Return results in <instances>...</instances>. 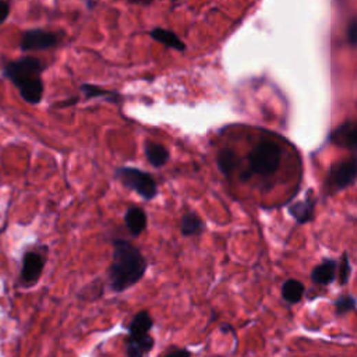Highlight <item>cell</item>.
<instances>
[{
  "instance_id": "cell-1",
  "label": "cell",
  "mask_w": 357,
  "mask_h": 357,
  "mask_svg": "<svg viewBox=\"0 0 357 357\" xmlns=\"http://www.w3.org/2000/svg\"><path fill=\"white\" fill-rule=\"evenodd\" d=\"M147 271V261L131 243L118 239L113 241V257L109 268L111 286L123 292L136 285Z\"/></svg>"
},
{
  "instance_id": "cell-2",
  "label": "cell",
  "mask_w": 357,
  "mask_h": 357,
  "mask_svg": "<svg viewBox=\"0 0 357 357\" xmlns=\"http://www.w3.org/2000/svg\"><path fill=\"white\" fill-rule=\"evenodd\" d=\"M45 66L34 56H25L10 62L3 69V76L9 78L20 91L21 98L28 104L38 105L43 96V83L41 74Z\"/></svg>"
},
{
  "instance_id": "cell-3",
  "label": "cell",
  "mask_w": 357,
  "mask_h": 357,
  "mask_svg": "<svg viewBox=\"0 0 357 357\" xmlns=\"http://www.w3.org/2000/svg\"><path fill=\"white\" fill-rule=\"evenodd\" d=\"M281 157L282 149L279 148V145L271 141L260 142L259 145L254 147L248 155L250 171L263 176L274 175L279 168Z\"/></svg>"
},
{
  "instance_id": "cell-4",
  "label": "cell",
  "mask_w": 357,
  "mask_h": 357,
  "mask_svg": "<svg viewBox=\"0 0 357 357\" xmlns=\"http://www.w3.org/2000/svg\"><path fill=\"white\" fill-rule=\"evenodd\" d=\"M116 177L123 183V186L136 191L138 195H141L147 201L154 198L158 193L154 177L140 169L130 168V166H122L116 171Z\"/></svg>"
},
{
  "instance_id": "cell-5",
  "label": "cell",
  "mask_w": 357,
  "mask_h": 357,
  "mask_svg": "<svg viewBox=\"0 0 357 357\" xmlns=\"http://www.w3.org/2000/svg\"><path fill=\"white\" fill-rule=\"evenodd\" d=\"M59 38L55 32H49L45 30H28L23 34L21 38V50L23 52H31V50H43L56 46Z\"/></svg>"
},
{
  "instance_id": "cell-6",
  "label": "cell",
  "mask_w": 357,
  "mask_h": 357,
  "mask_svg": "<svg viewBox=\"0 0 357 357\" xmlns=\"http://www.w3.org/2000/svg\"><path fill=\"white\" fill-rule=\"evenodd\" d=\"M357 175V158L336 164L331 169V182L336 188H345L353 183Z\"/></svg>"
},
{
  "instance_id": "cell-7",
  "label": "cell",
  "mask_w": 357,
  "mask_h": 357,
  "mask_svg": "<svg viewBox=\"0 0 357 357\" xmlns=\"http://www.w3.org/2000/svg\"><path fill=\"white\" fill-rule=\"evenodd\" d=\"M43 271V260L39 254L28 251L24 254L23 270H21V282L24 285L35 283Z\"/></svg>"
},
{
  "instance_id": "cell-8",
  "label": "cell",
  "mask_w": 357,
  "mask_h": 357,
  "mask_svg": "<svg viewBox=\"0 0 357 357\" xmlns=\"http://www.w3.org/2000/svg\"><path fill=\"white\" fill-rule=\"evenodd\" d=\"M331 141L339 147L357 149V123H346L336 129L331 136Z\"/></svg>"
},
{
  "instance_id": "cell-9",
  "label": "cell",
  "mask_w": 357,
  "mask_h": 357,
  "mask_svg": "<svg viewBox=\"0 0 357 357\" xmlns=\"http://www.w3.org/2000/svg\"><path fill=\"white\" fill-rule=\"evenodd\" d=\"M154 338L149 334L142 336H130L126 340V351L129 357H144L154 347Z\"/></svg>"
},
{
  "instance_id": "cell-10",
  "label": "cell",
  "mask_w": 357,
  "mask_h": 357,
  "mask_svg": "<svg viewBox=\"0 0 357 357\" xmlns=\"http://www.w3.org/2000/svg\"><path fill=\"white\" fill-rule=\"evenodd\" d=\"M125 222L133 236H140L147 226V215L141 208L131 207L125 215Z\"/></svg>"
},
{
  "instance_id": "cell-11",
  "label": "cell",
  "mask_w": 357,
  "mask_h": 357,
  "mask_svg": "<svg viewBox=\"0 0 357 357\" xmlns=\"http://www.w3.org/2000/svg\"><path fill=\"white\" fill-rule=\"evenodd\" d=\"M145 157L152 166L161 168L168 162L169 152L164 145L148 141L145 144Z\"/></svg>"
},
{
  "instance_id": "cell-12",
  "label": "cell",
  "mask_w": 357,
  "mask_h": 357,
  "mask_svg": "<svg viewBox=\"0 0 357 357\" xmlns=\"http://www.w3.org/2000/svg\"><path fill=\"white\" fill-rule=\"evenodd\" d=\"M336 275V263L334 260H327L317 266L312 272V279L317 285H329L334 282Z\"/></svg>"
},
{
  "instance_id": "cell-13",
  "label": "cell",
  "mask_w": 357,
  "mask_h": 357,
  "mask_svg": "<svg viewBox=\"0 0 357 357\" xmlns=\"http://www.w3.org/2000/svg\"><path fill=\"white\" fill-rule=\"evenodd\" d=\"M152 327H154V321H152L148 312H140L134 316V318L129 325V335L130 336L148 335Z\"/></svg>"
},
{
  "instance_id": "cell-14",
  "label": "cell",
  "mask_w": 357,
  "mask_h": 357,
  "mask_svg": "<svg viewBox=\"0 0 357 357\" xmlns=\"http://www.w3.org/2000/svg\"><path fill=\"white\" fill-rule=\"evenodd\" d=\"M290 215L299 222L305 224L312 221L313 213H314V201L312 199H304L301 202H296L289 208Z\"/></svg>"
},
{
  "instance_id": "cell-15",
  "label": "cell",
  "mask_w": 357,
  "mask_h": 357,
  "mask_svg": "<svg viewBox=\"0 0 357 357\" xmlns=\"http://www.w3.org/2000/svg\"><path fill=\"white\" fill-rule=\"evenodd\" d=\"M149 34L155 41H158V42H161V43H164L169 47H173L176 50H184L186 49V45L182 42V39L172 31H168V30H164V28H155V30H152Z\"/></svg>"
},
{
  "instance_id": "cell-16",
  "label": "cell",
  "mask_w": 357,
  "mask_h": 357,
  "mask_svg": "<svg viewBox=\"0 0 357 357\" xmlns=\"http://www.w3.org/2000/svg\"><path fill=\"white\" fill-rule=\"evenodd\" d=\"M304 294V285L296 279H289L282 286V297L289 304H296Z\"/></svg>"
},
{
  "instance_id": "cell-17",
  "label": "cell",
  "mask_w": 357,
  "mask_h": 357,
  "mask_svg": "<svg viewBox=\"0 0 357 357\" xmlns=\"http://www.w3.org/2000/svg\"><path fill=\"white\" fill-rule=\"evenodd\" d=\"M239 164L237 157L232 149H222L218 154V166L224 175H230Z\"/></svg>"
},
{
  "instance_id": "cell-18",
  "label": "cell",
  "mask_w": 357,
  "mask_h": 357,
  "mask_svg": "<svg viewBox=\"0 0 357 357\" xmlns=\"http://www.w3.org/2000/svg\"><path fill=\"white\" fill-rule=\"evenodd\" d=\"M81 92L85 95L87 99H94V98H108L113 102L120 99V95L116 92H111L108 89H104L100 87L92 85V84H84L81 85Z\"/></svg>"
},
{
  "instance_id": "cell-19",
  "label": "cell",
  "mask_w": 357,
  "mask_h": 357,
  "mask_svg": "<svg viewBox=\"0 0 357 357\" xmlns=\"http://www.w3.org/2000/svg\"><path fill=\"white\" fill-rule=\"evenodd\" d=\"M180 228L184 236H193L202 230V222L195 214H187L183 217Z\"/></svg>"
},
{
  "instance_id": "cell-20",
  "label": "cell",
  "mask_w": 357,
  "mask_h": 357,
  "mask_svg": "<svg viewBox=\"0 0 357 357\" xmlns=\"http://www.w3.org/2000/svg\"><path fill=\"white\" fill-rule=\"evenodd\" d=\"M335 309L338 316H343L356 309V300L351 296H342L335 301Z\"/></svg>"
},
{
  "instance_id": "cell-21",
  "label": "cell",
  "mask_w": 357,
  "mask_h": 357,
  "mask_svg": "<svg viewBox=\"0 0 357 357\" xmlns=\"http://www.w3.org/2000/svg\"><path fill=\"white\" fill-rule=\"evenodd\" d=\"M350 272H351V268H350V264H349V259L346 254H343L342 257V263H340V267H339V283L340 285H346L349 278H350Z\"/></svg>"
},
{
  "instance_id": "cell-22",
  "label": "cell",
  "mask_w": 357,
  "mask_h": 357,
  "mask_svg": "<svg viewBox=\"0 0 357 357\" xmlns=\"http://www.w3.org/2000/svg\"><path fill=\"white\" fill-rule=\"evenodd\" d=\"M347 41L351 46H357V17H354L347 27Z\"/></svg>"
},
{
  "instance_id": "cell-23",
  "label": "cell",
  "mask_w": 357,
  "mask_h": 357,
  "mask_svg": "<svg viewBox=\"0 0 357 357\" xmlns=\"http://www.w3.org/2000/svg\"><path fill=\"white\" fill-rule=\"evenodd\" d=\"M162 357H191V353L183 347H172Z\"/></svg>"
},
{
  "instance_id": "cell-24",
  "label": "cell",
  "mask_w": 357,
  "mask_h": 357,
  "mask_svg": "<svg viewBox=\"0 0 357 357\" xmlns=\"http://www.w3.org/2000/svg\"><path fill=\"white\" fill-rule=\"evenodd\" d=\"M10 14V5L8 2H2L0 0V25H2Z\"/></svg>"
}]
</instances>
